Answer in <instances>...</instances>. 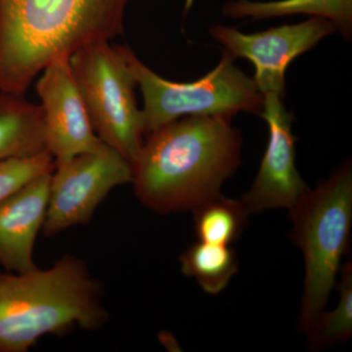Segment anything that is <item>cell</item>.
<instances>
[{"label":"cell","instance_id":"1","mask_svg":"<svg viewBox=\"0 0 352 352\" xmlns=\"http://www.w3.org/2000/svg\"><path fill=\"white\" fill-rule=\"evenodd\" d=\"M242 136L222 117H185L148 134L132 166L134 193L160 214L219 195L241 164Z\"/></svg>","mask_w":352,"mask_h":352},{"label":"cell","instance_id":"2","mask_svg":"<svg viewBox=\"0 0 352 352\" xmlns=\"http://www.w3.org/2000/svg\"><path fill=\"white\" fill-rule=\"evenodd\" d=\"M129 0H0V90L24 95L51 60L124 32Z\"/></svg>","mask_w":352,"mask_h":352},{"label":"cell","instance_id":"3","mask_svg":"<svg viewBox=\"0 0 352 352\" xmlns=\"http://www.w3.org/2000/svg\"><path fill=\"white\" fill-rule=\"evenodd\" d=\"M107 320L100 287L80 258L64 254L47 270L0 273V352H27L44 336Z\"/></svg>","mask_w":352,"mask_h":352},{"label":"cell","instance_id":"4","mask_svg":"<svg viewBox=\"0 0 352 352\" xmlns=\"http://www.w3.org/2000/svg\"><path fill=\"white\" fill-rule=\"evenodd\" d=\"M292 240L303 254L305 286L300 328L307 333L328 302L352 226V166L346 162L291 208Z\"/></svg>","mask_w":352,"mask_h":352},{"label":"cell","instance_id":"5","mask_svg":"<svg viewBox=\"0 0 352 352\" xmlns=\"http://www.w3.org/2000/svg\"><path fill=\"white\" fill-rule=\"evenodd\" d=\"M126 57L143 96L145 134L183 117H222L261 113L263 95L254 78L234 65L223 50L219 63L199 80L177 82L157 75L126 46Z\"/></svg>","mask_w":352,"mask_h":352},{"label":"cell","instance_id":"6","mask_svg":"<svg viewBox=\"0 0 352 352\" xmlns=\"http://www.w3.org/2000/svg\"><path fill=\"white\" fill-rule=\"evenodd\" d=\"M69 64L97 136L133 164L146 134L126 46L89 43L69 56Z\"/></svg>","mask_w":352,"mask_h":352},{"label":"cell","instance_id":"7","mask_svg":"<svg viewBox=\"0 0 352 352\" xmlns=\"http://www.w3.org/2000/svg\"><path fill=\"white\" fill-rule=\"evenodd\" d=\"M131 182V164L107 145L57 164L50 175L44 235L88 223L112 190Z\"/></svg>","mask_w":352,"mask_h":352},{"label":"cell","instance_id":"8","mask_svg":"<svg viewBox=\"0 0 352 352\" xmlns=\"http://www.w3.org/2000/svg\"><path fill=\"white\" fill-rule=\"evenodd\" d=\"M336 32L332 23L317 17L249 34L221 25L210 30V36L234 59L252 62L256 69L254 80L261 94L284 97L286 72L292 62Z\"/></svg>","mask_w":352,"mask_h":352},{"label":"cell","instance_id":"9","mask_svg":"<svg viewBox=\"0 0 352 352\" xmlns=\"http://www.w3.org/2000/svg\"><path fill=\"white\" fill-rule=\"evenodd\" d=\"M41 74L36 92L43 113L46 151L55 166L105 146L92 126L69 56L54 58Z\"/></svg>","mask_w":352,"mask_h":352},{"label":"cell","instance_id":"10","mask_svg":"<svg viewBox=\"0 0 352 352\" xmlns=\"http://www.w3.org/2000/svg\"><path fill=\"white\" fill-rule=\"evenodd\" d=\"M284 98L263 95L259 115L267 124L268 142L258 175L241 199L249 214L273 208L291 210L308 190L296 170L294 116L285 108Z\"/></svg>","mask_w":352,"mask_h":352},{"label":"cell","instance_id":"11","mask_svg":"<svg viewBox=\"0 0 352 352\" xmlns=\"http://www.w3.org/2000/svg\"><path fill=\"white\" fill-rule=\"evenodd\" d=\"M50 175L39 176L0 203V265L6 272L36 268L34 244L45 220Z\"/></svg>","mask_w":352,"mask_h":352},{"label":"cell","instance_id":"12","mask_svg":"<svg viewBox=\"0 0 352 352\" xmlns=\"http://www.w3.org/2000/svg\"><path fill=\"white\" fill-rule=\"evenodd\" d=\"M222 14L254 21L307 15L332 23L347 41L352 36V0H230L222 7Z\"/></svg>","mask_w":352,"mask_h":352},{"label":"cell","instance_id":"13","mask_svg":"<svg viewBox=\"0 0 352 352\" xmlns=\"http://www.w3.org/2000/svg\"><path fill=\"white\" fill-rule=\"evenodd\" d=\"M46 150L43 109L0 90V162Z\"/></svg>","mask_w":352,"mask_h":352},{"label":"cell","instance_id":"14","mask_svg":"<svg viewBox=\"0 0 352 352\" xmlns=\"http://www.w3.org/2000/svg\"><path fill=\"white\" fill-rule=\"evenodd\" d=\"M180 264L183 274L194 278L210 295L223 291L238 271L235 252L229 245L201 241L183 252Z\"/></svg>","mask_w":352,"mask_h":352},{"label":"cell","instance_id":"15","mask_svg":"<svg viewBox=\"0 0 352 352\" xmlns=\"http://www.w3.org/2000/svg\"><path fill=\"white\" fill-rule=\"evenodd\" d=\"M193 212L199 241L226 245L239 237L249 215L242 201L226 198L221 194L204 201Z\"/></svg>","mask_w":352,"mask_h":352},{"label":"cell","instance_id":"16","mask_svg":"<svg viewBox=\"0 0 352 352\" xmlns=\"http://www.w3.org/2000/svg\"><path fill=\"white\" fill-rule=\"evenodd\" d=\"M339 285L340 300L333 311L324 312L307 331L309 349L319 351L342 344L352 335V263L342 266Z\"/></svg>","mask_w":352,"mask_h":352},{"label":"cell","instance_id":"17","mask_svg":"<svg viewBox=\"0 0 352 352\" xmlns=\"http://www.w3.org/2000/svg\"><path fill=\"white\" fill-rule=\"evenodd\" d=\"M54 168V160L46 150L0 162V203L39 176L52 173Z\"/></svg>","mask_w":352,"mask_h":352}]
</instances>
